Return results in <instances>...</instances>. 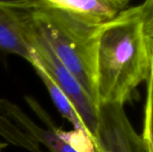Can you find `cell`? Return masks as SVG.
<instances>
[{
	"label": "cell",
	"instance_id": "8992f818",
	"mask_svg": "<svg viewBox=\"0 0 153 152\" xmlns=\"http://www.w3.org/2000/svg\"><path fill=\"white\" fill-rule=\"evenodd\" d=\"M43 4L74 14L83 21L103 23L128 7L126 0H40Z\"/></svg>",
	"mask_w": 153,
	"mask_h": 152
},
{
	"label": "cell",
	"instance_id": "8fae6325",
	"mask_svg": "<svg viewBox=\"0 0 153 152\" xmlns=\"http://www.w3.org/2000/svg\"><path fill=\"white\" fill-rule=\"evenodd\" d=\"M44 5L40 0H0V9L30 10Z\"/></svg>",
	"mask_w": 153,
	"mask_h": 152
},
{
	"label": "cell",
	"instance_id": "ba28073f",
	"mask_svg": "<svg viewBox=\"0 0 153 152\" xmlns=\"http://www.w3.org/2000/svg\"><path fill=\"white\" fill-rule=\"evenodd\" d=\"M30 64L32 65L38 76L40 78L41 82L45 85L54 105L56 106L58 112L62 115L64 118H65L74 127V131L81 133L86 135L90 140L89 133L79 116L76 108L74 107L70 99L66 97V95L62 91V90L57 86V84L53 81L51 76L48 73L43 65L39 63V61L31 54V60Z\"/></svg>",
	"mask_w": 153,
	"mask_h": 152
},
{
	"label": "cell",
	"instance_id": "5b68a950",
	"mask_svg": "<svg viewBox=\"0 0 153 152\" xmlns=\"http://www.w3.org/2000/svg\"><path fill=\"white\" fill-rule=\"evenodd\" d=\"M95 152H153L131 124L124 107L99 106Z\"/></svg>",
	"mask_w": 153,
	"mask_h": 152
},
{
	"label": "cell",
	"instance_id": "4fadbf2b",
	"mask_svg": "<svg viewBox=\"0 0 153 152\" xmlns=\"http://www.w3.org/2000/svg\"><path fill=\"white\" fill-rule=\"evenodd\" d=\"M126 1H127V2H129V3H130V1H131V0H126Z\"/></svg>",
	"mask_w": 153,
	"mask_h": 152
},
{
	"label": "cell",
	"instance_id": "6da1fadb",
	"mask_svg": "<svg viewBox=\"0 0 153 152\" xmlns=\"http://www.w3.org/2000/svg\"><path fill=\"white\" fill-rule=\"evenodd\" d=\"M152 73L153 0H143L98 26V107L112 104L125 108Z\"/></svg>",
	"mask_w": 153,
	"mask_h": 152
},
{
	"label": "cell",
	"instance_id": "30bf717a",
	"mask_svg": "<svg viewBox=\"0 0 153 152\" xmlns=\"http://www.w3.org/2000/svg\"><path fill=\"white\" fill-rule=\"evenodd\" d=\"M152 78L153 75L148 80L147 83V98L144 109L143 129L141 133L146 145L153 150L152 142Z\"/></svg>",
	"mask_w": 153,
	"mask_h": 152
},
{
	"label": "cell",
	"instance_id": "7a4b0ae2",
	"mask_svg": "<svg viewBox=\"0 0 153 152\" xmlns=\"http://www.w3.org/2000/svg\"><path fill=\"white\" fill-rule=\"evenodd\" d=\"M24 13L33 29L98 106L96 46L100 24L87 22L68 12L45 4L24 10Z\"/></svg>",
	"mask_w": 153,
	"mask_h": 152
},
{
	"label": "cell",
	"instance_id": "277c9868",
	"mask_svg": "<svg viewBox=\"0 0 153 152\" xmlns=\"http://www.w3.org/2000/svg\"><path fill=\"white\" fill-rule=\"evenodd\" d=\"M24 99L46 127L37 125L20 107L6 99H0V111L35 142L46 146L50 152H82L70 142L65 132L54 124L50 116L37 99L30 95L24 96Z\"/></svg>",
	"mask_w": 153,
	"mask_h": 152
},
{
	"label": "cell",
	"instance_id": "7c38bea8",
	"mask_svg": "<svg viewBox=\"0 0 153 152\" xmlns=\"http://www.w3.org/2000/svg\"><path fill=\"white\" fill-rule=\"evenodd\" d=\"M7 144L5 142H2L0 141V152H4V149L6 148Z\"/></svg>",
	"mask_w": 153,
	"mask_h": 152
},
{
	"label": "cell",
	"instance_id": "3957f363",
	"mask_svg": "<svg viewBox=\"0 0 153 152\" xmlns=\"http://www.w3.org/2000/svg\"><path fill=\"white\" fill-rule=\"evenodd\" d=\"M20 13L31 54L39 61L53 81L76 108L95 148L97 146L98 106L89 97L77 79L62 64L46 40L33 29L25 16L24 10H21Z\"/></svg>",
	"mask_w": 153,
	"mask_h": 152
},
{
	"label": "cell",
	"instance_id": "52a82bcc",
	"mask_svg": "<svg viewBox=\"0 0 153 152\" xmlns=\"http://www.w3.org/2000/svg\"><path fill=\"white\" fill-rule=\"evenodd\" d=\"M0 51L19 56L29 63L31 60L20 10L0 9Z\"/></svg>",
	"mask_w": 153,
	"mask_h": 152
},
{
	"label": "cell",
	"instance_id": "9c48e42d",
	"mask_svg": "<svg viewBox=\"0 0 153 152\" xmlns=\"http://www.w3.org/2000/svg\"><path fill=\"white\" fill-rule=\"evenodd\" d=\"M0 137L6 144L29 152H41L39 144L25 133L0 111Z\"/></svg>",
	"mask_w": 153,
	"mask_h": 152
}]
</instances>
